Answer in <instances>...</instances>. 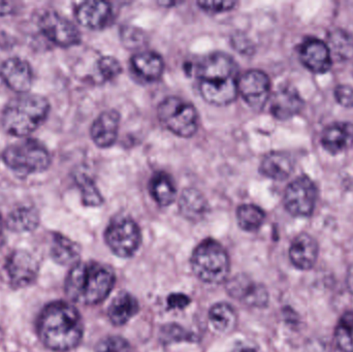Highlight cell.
<instances>
[{
  "label": "cell",
  "instance_id": "1",
  "mask_svg": "<svg viewBox=\"0 0 353 352\" xmlns=\"http://www.w3.org/2000/svg\"><path fill=\"white\" fill-rule=\"evenodd\" d=\"M201 96L214 105H226L239 93V68L234 58L223 52L205 56L197 65Z\"/></svg>",
  "mask_w": 353,
  "mask_h": 352
},
{
  "label": "cell",
  "instance_id": "2",
  "mask_svg": "<svg viewBox=\"0 0 353 352\" xmlns=\"http://www.w3.org/2000/svg\"><path fill=\"white\" fill-rule=\"evenodd\" d=\"M37 332L43 344L54 351H70L82 340L84 326L78 310L66 302H54L41 311Z\"/></svg>",
  "mask_w": 353,
  "mask_h": 352
},
{
  "label": "cell",
  "instance_id": "3",
  "mask_svg": "<svg viewBox=\"0 0 353 352\" xmlns=\"http://www.w3.org/2000/svg\"><path fill=\"white\" fill-rule=\"evenodd\" d=\"M115 280L113 270L105 265L78 262L66 277V296L76 303L97 305L107 299Z\"/></svg>",
  "mask_w": 353,
  "mask_h": 352
},
{
  "label": "cell",
  "instance_id": "4",
  "mask_svg": "<svg viewBox=\"0 0 353 352\" xmlns=\"http://www.w3.org/2000/svg\"><path fill=\"white\" fill-rule=\"evenodd\" d=\"M49 111V101L41 95H20L6 105L2 126L8 134L22 138L37 130L47 119Z\"/></svg>",
  "mask_w": 353,
  "mask_h": 352
},
{
  "label": "cell",
  "instance_id": "5",
  "mask_svg": "<svg viewBox=\"0 0 353 352\" xmlns=\"http://www.w3.org/2000/svg\"><path fill=\"white\" fill-rule=\"evenodd\" d=\"M191 269L205 283L219 284L230 273V262L223 246L212 239L201 242L191 256Z\"/></svg>",
  "mask_w": 353,
  "mask_h": 352
},
{
  "label": "cell",
  "instance_id": "6",
  "mask_svg": "<svg viewBox=\"0 0 353 352\" xmlns=\"http://www.w3.org/2000/svg\"><path fill=\"white\" fill-rule=\"evenodd\" d=\"M2 161L17 175L25 177L45 172L51 163V155L39 141L28 138L8 147Z\"/></svg>",
  "mask_w": 353,
  "mask_h": 352
},
{
  "label": "cell",
  "instance_id": "7",
  "mask_svg": "<svg viewBox=\"0 0 353 352\" xmlns=\"http://www.w3.org/2000/svg\"><path fill=\"white\" fill-rule=\"evenodd\" d=\"M161 123L176 136L190 138L199 128V118L192 103L180 97H167L159 107Z\"/></svg>",
  "mask_w": 353,
  "mask_h": 352
},
{
  "label": "cell",
  "instance_id": "8",
  "mask_svg": "<svg viewBox=\"0 0 353 352\" xmlns=\"http://www.w3.org/2000/svg\"><path fill=\"white\" fill-rule=\"evenodd\" d=\"M105 240L113 253L128 258L138 251L142 243V233L132 219L121 217L112 221L105 229Z\"/></svg>",
  "mask_w": 353,
  "mask_h": 352
},
{
  "label": "cell",
  "instance_id": "9",
  "mask_svg": "<svg viewBox=\"0 0 353 352\" xmlns=\"http://www.w3.org/2000/svg\"><path fill=\"white\" fill-rule=\"evenodd\" d=\"M316 200V186L307 176H301L294 180L286 187L284 194V206L294 216H310L314 211Z\"/></svg>",
  "mask_w": 353,
  "mask_h": 352
},
{
  "label": "cell",
  "instance_id": "10",
  "mask_svg": "<svg viewBox=\"0 0 353 352\" xmlns=\"http://www.w3.org/2000/svg\"><path fill=\"white\" fill-rule=\"evenodd\" d=\"M39 28L50 41L59 47H72L81 41L79 29L55 10H48L41 17Z\"/></svg>",
  "mask_w": 353,
  "mask_h": 352
},
{
  "label": "cell",
  "instance_id": "11",
  "mask_svg": "<svg viewBox=\"0 0 353 352\" xmlns=\"http://www.w3.org/2000/svg\"><path fill=\"white\" fill-rule=\"evenodd\" d=\"M239 92L251 107L261 110L269 99L271 81L263 70H248L239 79Z\"/></svg>",
  "mask_w": 353,
  "mask_h": 352
},
{
  "label": "cell",
  "instance_id": "12",
  "mask_svg": "<svg viewBox=\"0 0 353 352\" xmlns=\"http://www.w3.org/2000/svg\"><path fill=\"white\" fill-rule=\"evenodd\" d=\"M37 258L24 250H17L8 256L6 270L10 283L14 289L28 287L34 282L39 274Z\"/></svg>",
  "mask_w": 353,
  "mask_h": 352
},
{
  "label": "cell",
  "instance_id": "13",
  "mask_svg": "<svg viewBox=\"0 0 353 352\" xmlns=\"http://www.w3.org/2000/svg\"><path fill=\"white\" fill-rule=\"evenodd\" d=\"M0 76L16 92H28L32 86V68L26 60L19 57L10 58L1 64Z\"/></svg>",
  "mask_w": 353,
  "mask_h": 352
},
{
  "label": "cell",
  "instance_id": "14",
  "mask_svg": "<svg viewBox=\"0 0 353 352\" xmlns=\"http://www.w3.org/2000/svg\"><path fill=\"white\" fill-rule=\"evenodd\" d=\"M299 52L303 64L313 72L323 74L331 68V52L325 41L308 37L303 41Z\"/></svg>",
  "mask_w": 353,
  "mask_h": 352
},
{
  "label": "cell",
  "instance_id": "15",
  "mask_svg": "<svg viewBox=\"0 0 353 352\" xmlns=\"http://www.w3.org/2000/svg\"><path fill=\"white\" fill-rule=\"evenodd\" d=\"M228 291L230 296L249 307L263 308L269 301V293L265 287L252 282L247 277H234L228 283Z\"/></svg>",
  "mask_w": 353,
  "mask_h": 352
},
{
  "label": "cell",
  "instance_id": "16",
  "mask_svg": "<svg viewBox=\"0 0 353 352\" xmlns=\"http://www.w3.org/2000/svg\"><path fill=\"white\" fill-rule=\"evenodd\" d=\"M303 107L304 101L294 87H281L272 96L271 113L277 119H290L300 113Z\"/></svg>",
  "mask_w": 353,
  "mask_h": 352
},
{
  "label": "cell",
  "instance_id": "17",
  "mask_svg": "<svg viewBox=\"0 0 353 352\" xmlns=\"http://www.w3.org/2000/svg\"><path fill=\"white\" fill-rule=\"evenodd\" d=\"M111 16V4L99 0L83 2L76 10L78 22L93 30L103 28L109 23Z\"/></svg>",
  "mask_w": 353,
  "mask_h": 352
},
{
  "label": "cell",
  "instance_id": "18",
  "mask_svg": "<svg viewBox=\"0 0 353 352\" xmlns=\"http://www.w3.org/2000/svg\"><path fill=\"white\" fill-rule=\"evenodd\" d=\"M120 116L115 110L103 112L97 118L91 126V138L97 146L109 148L118 136Z\"/></svg>",
  "mask_w": 353,
  "mask_h": 352
},
{
  "label": "cell",
  "instance_id": "19",
  "mask_svg": "<svg viewBox=\"0 0 353 352\" xmlns=\"http://www.w3.org/2000/svg\"><path fill=\"white\" fill-rule=\"evenodd\" d=\"M319 256V244L308 234H301L292 241L290 258L300 270H309L314 266Z\"/></svg>",
  "mask_w": 353,
  "mask_h": 352
},
{
  "label": "cell",
  "instance_id": "20",
  "mask_svg": "<svg viewBox=\"0 0 353 352\" xmlns=\"http://www.w3.org/2000/svg\"><path fill=\"white\" fill-rule=\"evenodd\" d=\"M353 144V124L337 122L330 124L321 134V145L330 153L337 154L352 147Z\"/></svg>",
  "mask_w": 353,
  "mask_h": 352
},
{
  "label": "cell",
  "instance_id": "21",
  "mask_svg": "<svg viewBox=\"0 0 353 352\" xmlns=\"http://www.w3.org/2000/svg\"><path fill=\"white\" fill-rule=\"evenodd\" d=\"M134 72L148 82L159 80L163 72L165 62L157 52L142 51L134 54L132 58Z\"/></svg>",
  "mask_w": 353,
  "mask_h": 352
},
{
  "label": "cell",
  "instance_id": "22",
  "mask_svg": "<svg viewBox=\"0 0 353 352\" xmlns=\"http://www.w3.org/2000/svg\"><path fill=\"white\" fill-rule=\"evenodd\" d=\"M292 171H294V161L292 157L282 151L269 153L261 161V174L276 181L288 179Z\"/></svg>",
  "mask_w": 353,
  "mask_h": 352
},
{
  "label": "cell",
  "instance_id": "23",
  "mask_svg": "<svg viewBox=\"0 0 353 352\" xmlns=\"http://www.w3.org/2000/svg\"><path fill=\"white\" fill-rule=\"evenodd\" d=\"M138 300L128 293H121L114 298L108 310V315L114 326L122 327L128 324L139 312Z\"/></svg>",
  "mask_w": 353,
  "mask_h": 352
},
{
  "label": "cell",
  "instance_id": "24",
  "mask_svg": "<svg viewBox=\"0 0 353 352\" xmlns=\"http://www.w3.org/2000/svg\"><path fill=\"white\" fill-rule=\"evenodd\" d=\"M149 190L153 200L161 207L170 206L175 202L176 186L173 177L165 172H159L151 178Z\"/></svg>",
  "mask_w": 353,
  "mask_h": 352
},
{
  "label": "cell",
  "instance_id": "25",
  "mask_svg": "<svg viewBox=\"0 0 353 352\" xmlns=\"http://www.w3.org/2000/svg\"><path fill=\"white\" fill-rule=\"evenodd\" d=\"M179 208L185 218L199 221L208 212V203L203 194L195 188H186L179 200Z\"/></svg>",
  "mask_w": 353,
  "mask_h": 352
},
{
  "label": "cell",
  "instance_id": "26",
  "mask_svg": "<svg viewBox=\"0 0 353 352\" xmlns=\"http://www.w3.org/2000/svg\"><path fill=\"white\" fill-rule=\"evenodd\" d=\"M81 250L78 244L65 236L55 234L52 239L51 256L57 264L74 266L80 260Z\"/></svg>",
  "mask_w": 353,
  "mask_h": 352
},
{
  "label": "cell",
  "instance_id": "27",
  "mask_svg": "<svg viewBox=\"0 0 353 352\" xmlns=\"http://www.w3.org/2000/svg\"><path fill=\"white\" fill-rule=\"evenodd\" d=\"M39 225V211L32 206L18 207L8 214L6 219V227L14 233L34 231Z\"/></svg>",
  "mask_w": 353,
  "mask_h": 352
},
{
  "label": "cell",
  "instance_id": "28",
  "mask_svg": "<svg viewBox=\"0 0 353 352\" xmlns=\"http://www.w3.org/2000/svg\"><path fill=\"white\" fill-rule=\"evenodd\" d=\"M236 311L228 304H216L209 311L210 326L218 334L232 332L236 328Z\"/></svg>",
  "mask_w": 353,
  "mask_h": 352
},
{
  "label": "cell",
  "instance_id": "29",
  "mask_svg": "<svg viewBox=\"0 0 353 352\" xmlns=\"http://www.w3.org/2000/svg\"><path fill=\"white\" fill-rule=\"evenodd\" d=\"M327 45L331 55L333 54L337 59L347 60L353 57V35L344 29L331 31Z\"/></svg>",
  "mask_w": 353,
  "mask_h": 352
},
{
  "label": "cell",
  "instance_id": "30",
  "mask_svg": "<svg viewBox=\"0 0 353 352\" xmlns=\"http://www.w3.org/2000/svg\"><path fill=\"white\" fill-rule=\"evenodd\" d=\"M236 218L241 229L246 231H255L263 225L265 214L263 209L255 205H242L236 211Z\"/></svg>",
  "mask_w": 353,
  "mask_h": 352
},
{
  "label": "cell",
  "instance_id": "31",
  "mask_svg": "<svg viewBox=\"0 0 353 352\" xmlns=\"http://www.w3.org/2000/svg\"><path fill=\"white\" fill-rule=\"evenodd\" d=\"M338 349L342 352H353V312L347 311L341 316L335 332Z\"/></svg>",
  "mask_w": 353,
  "mask_h": 352
},
{
  "label": "cell",
  "instance_id": "32",
  "mask_svg": "<svg viewBox=\"0 0 353 352\" xmlns=\"http://www.w3.org/2000/svg\"><path fill=\"white\" fill-rule=\"evenodd\" d=\"M76 182L82 194L83 204L88 207H99L103 203V198L99 192L95 182L89 176L80 174L77 176Z\"/></svg>",
  "mask_w": 353,
  "mask_h": 352
},
{
  "label": "cell",
  "instance_id": "33",
  "mask_svg": "<svg viewBox=\"0 0 353 352\" xmlns=\"http://www.w3.org/2000/svg\"><path fill=\"white\" fill-rule=\"evenodd\" d=\"M99 70L101 76L105 80H112V79L116 78L121 74L122 66L115 57L103 56L99 59Z\"/></svg>",
  "mask_w": 353,
  "mask_h": 352
},
{
  "label": "cell",
  "instance_id": "34",
  "mask_svg": "<svg viewBox=\"0 0 353 352\" xmlns=\"http://www.w3.org/2000/svg\"><path fill=\"white\" fill-rule=\"evenodd\" d=\"M97 352H130V344L125 339L118 336L107 337L99 343Z\"/></svg>",
  "mask_w": 353,
  "mask_h": 352
},
{
  "label": "cell",
  "instance_id": "35",
  "mask_svg": "<svg viewBox=\"0 0 353 352\" xmlns=\"http://www.w3.org/2000/svg\"><path fill=\"white\" fill-rule=\"evenodd\" d=\"M201 8L209 12H222L232 10L236 6V2L226 0V1H199Z\"/></svg>",
  "mask_w": 353,
  "mask_h": 352
},
{
  "label": "cell",
  "instance_id": "36",
  "mask_svg": "<svg viewBox=\"0 0 353 352\" xmlns=\"http://www.w3.org/2000/svg\"><path fill=\"white\" fill-rule=\"evenodd\" d=\"M335 97L340 105L345 107H352L353 87L350 85H339L336 87Z\"/></svg>",
  "mask_w": 353,
  "mask_h": 352
},
{
  "label": "cell",
  "instance_id": "37",
  "mask_svg": "<svg viewBox=\"0 0 353 352\" xmlns=\"http://www.w3.org/2000/svg\"><path fill=\"white\" fill-rule=\"evenodd\" d=\"M122 37H123L124 43H126L128 47H138L144 41L143 32H138V29L132 28V27H126L122 31Z\"/></svg>",
  "mask_w": 353,
  "mask_h": 352
},
{
  "label": "cell",
  "instance_id": "38",
  "mask_svg": "<svg viewBox=\"0 0 353 352\" xmlns=\"http://www.w3.org/2000/svg\"><path fill=\"white\" fill-rule=\"evenodd\" d=\"M190 299L183 293H174L168 298V307L170 309H184L190 304Z\"/></svg>",
  "mask_w": 353,
  "mask_h": 352
},
{
  "label": "cell",
  "instance_id": "39",
  "mask_svg": "<svg viewBox=\"0 0 353 352\" xmlns=\"http://www.w3.org/2000/svg\"><path fill=\"white\" fill-rule=\"evenodd\" d=\"M185 332L179 326H168L163 331V337L165 341H179L185 338Z\"/></svg>",
  "mask_w": 353,
  "mask_h": 352
},
{
  "label": "cell",
  "instance_id": "40",
  "mask_svg": "<svg viewBox=\"0 0 353 352\" xmlns=\"http://www.w3.org/2000/svg\"><path fill=\"white\" fill-rule=\"evenodd\" d=\"M12 10H14V8H12V2L0 1V14H10Z\"/></svg>",
  "mask_w": 353,
  "mask_h": 352
},
{
  "label": "cell",
  "instance_id": "41",
  "mask_svg": "<svg viewBox=\"0 0 353 352\" xmlns=\"http://www.w3.org/2000/svg\"><path fill=\"white\" fill-rule=\"evenodd\" d=\"M346 285H347L348 291L353 293V265L350 267L346 276Z\"/></svg>",
  "mask_w": 353,
  "mask_h": 352
},
{
  "label": "cell",
  "instance_id": "42",
  "mask_svg": "<svg viewBox=\"0 0 353 352\" xmlns=\"http://www.w3.org/2000/svg\"><path fill=\"white\" fill-rule=\"evenodd\" d=\"M232 352H259L256 349H253V347L249 346V345L246 344H240L234 349Z\"/></svg>",
  "mask_w": 353,
  "mask_h": 352
},
{
  "label": "cell",
  "instance_id": "43",
  "mask_svg": "<svg viewBox=\"0 0 353 352\" xmlns=\"http://www.w3.org/2000/svg\"><path fill=\"white\" fill-rule=\"evenodd\" d=\"M2 231V217L1 215H0V234H1Z\"/></svg>",
  "mask_w": 353,
  "mask_h": 352
}]
</instances>
